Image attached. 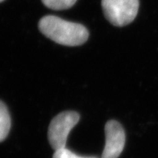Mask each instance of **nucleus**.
Masks as SVG:
<instances>
[{"mask_svg": "<svg viewBox=\"0 0 158 158\" xmlns=\"http://www.w3.org/2000/svg\"><path fill=\"white\" fill-rule=\"evenodd\" d=\"M106 145L101 158H118L125 144V133L122 126L115 120H110L105 126Z\"/></svg>", "mask_w": 158, "mask_h": 158, "instance_id": "20e7f679", "label": "nucleus"}, {"mask_svg": "<svg viewBox=\"0 0 158 158\" xmlns=\"http://www.w3.org/2000/svg\"><path fill=\"white\" fill-rule=\"evenodd\" d=\"M4 0H0V2H3Z\"/></svg>", "mask_w": 158, "mask_h": 158, "instance_id": "6e6552de", "label": "nucleus"}, {"mask_svg": "<svg viewBox=\"0 0 158 158\" xmlns=\"http://www.w3.org/2000/svg\"><path fill=\"white\" fill-rule=\"evenodd\" d=\"M11 127V119L6 105L0 100V142L8 135Z\"/></svg>", "mask_w": 158, "mask_h": 158, "instance_id": "39448f33", "label": "nucleus"}, {"mask_svg": "<svg viewBox=\"0 0 158 158\" xmlns=\"http://www.w3.org/2000/svg\"><path fill=\"white\" fill-rule=\"evenodd\" d=\"M101 3L106 19L119 27L133 22L139 9V0H102Z\"/></svg>", "mask_w": 158, "mask_h": 158, "instance_id": "f03ea898", "label": "nucleus"}, {"mask_svg": "<svg viewBox=\"0 0 158 158\" xmlns=\"http://www.w3.org/2000/svg\"><path fill=\"white\" fill-rule=\"evenodd\" d=\"M53 158H96V157H81V156L77 155L76 154L71 152L66 148L57 150L53 155Z\"/></svg>", "mask_w": 158, "mask_h": 158, "instance_id": "0eeeda50", "label": "nucleus"}, {"mask_svg": "<svg viewBox=\"0 0 158 158\" xmlns=\"http://www.w3.org/2000/svg\"><path fill=\"white\" fill-rule=\"evenodd\" d=\"M80 119V115L75 111H64L51 120L48 137L51 147L54 151L65 148L68 136Z\"/></svg>", "mask_w": 158, "mask_h": 158, "instance_id": "7ed1b4c3", "label": "nucleus"}, {"mask_svg": "<svg viewBox=\"0 0 158 158\" xmlns=\"http://www.w3.org/2000/svg\"><path fill=\"white\" fill-rule=\"evenodd\" d=\"M41 33L58 44L78 46L87 40L89 31L84 25L62 19L56 15H45L40 20Z\"/></svg>", "mask_w": 158, "mask_h": 158, "instance_id": "f257e3e1", "label": "nucleus"}, {"mask_svg": "<svg viewBox=\"0 0 158 158\" xmlns=\"http://www.w3.org/2000/svg\"><path fill=\"white\" fill-rule=\"evenodd\" d=\"M76 2L77 0H42L45 7L54 10H63L70 8Z\"/></svg>", "mask_w": 158, "mask_h": 158, "instance_id": "423d86ee", "label": "nucleus"}]
</instances>
